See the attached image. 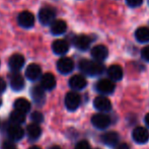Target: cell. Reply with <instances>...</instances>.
Returning <instances> with one entry per match:
<instances>
[{"label":"cell","mask_w":149,"mask_h":149,"mask_svg":"<svg viewBox=\"0 0 149 149\" xmlns=\"http://www.w3.org/2000/svg\"><path fill=\"white\" fill-rule=\"evenodd\" d=\"M14 109L26 114L31 110V102L24 97H19L14 102Z\"/></svg>","instance_id":"24"},{"label":"cell","mask_w":149,"mask_h":149,"mask_svg":"<svg viewBox=\"0 0 149 149\" xmlns=\"http://www.w3.org/2000/svg\"><path fill=\"white\" fill-rule=\"evenodd\" d=\"M10 86L13 90H16V91H19L24 87V79L22 75L17 72H14L10 75Z\"/></svg>","instance_id":"14"},{"label":"cell","mask_w":149,"mask_h":149,"mask_svg":"<svg viewBox=\"0 0 149 149\" xmlns=\"http://www.w3.org/2000/svg\"><path fill=\"white\" fill-rule=\"evenodd\" d=\"M102 141L108 146H116L119 142V134L115 131H110L102 136Z\"/></svg>","instance_id":"20"},{"label":"cell","mask_w":149,"mask_h":149,"mask_svg":"<svg viewBox=\"0 0 149 149\" xmlns=\"http://www.w3.org/2000/svg\"><path fill=\"white\" fill-rule=\"evenodd\" d=\"M90 43H91V39H90L88 36H85V35L77 36L73 40L74 46L78 50H80V51H85V50L88 49Z\"/></svg>","instance_id":"12"},{"label":"cell","mask_w":149,"mask_h":149,"mask_svg":"<svg viewBox=\"0 0 149 149\" xmlns=\"http://www.w3.org/2000/svg\"><path fill=\"white\" fill-rule=\"evenodd\" d=\"M141 56L144 60L149 62V46H146V47H144L143 49H142Z\"/></svg>","instance_id":"31"},{"label":"cell","mask_w":149,"mask_h":149,"mask_svg":"<svg viewBox=\"0 0 149 149\" xmlns=\"http://www.w3.org/2000/svg\"><path fill=\"white\" fill-rule=\"evenodd\" d=\"M1 104H2V98H1V96H0V107H1Z\"/></svg>","instance_id":"37"},{"label":"cell","mask_w":149,"mask_h":149,"mask_svg":"<svg viewBox=\"0 0 149 149\" xmlns=\"http://www.w3.org/2000/svg\"><path fill=\"white\" fill-rule=\"evenodd\" d=\"M57 69L62 74H68L74 69V62L71 58L62 57L57 62Z\"/></svg>","instance_id":"6"},{"label":"cell","mask_w":149,"mask_h":149,"mask_svg":"<svg viewBox=\"0 0 149 149\" xmlns=\"http://www.w3.org/2000/svg\"><path fill=\"white\" fill-rule=\"evenodd\" d=\"M56 13L52 8L44 7L39 11V19L40 22L44 26H49L55 20Z\"/></svg>","instance_id":"3"},{"label":"cell","mask_w":149,"mask_h":149,"mask_svg":"<svg viewBox=\"0 0 149 149\" xmlns=\"http://www.w3.org/2000/svg\"><path fill=\"white\" fill-rule=\"evenodd\" d=\"M52 49L57 55H65L69 51V44L65 40H56L52 45Z\"/></svg>","instance_id":"19"},{"label":"cell","mask_w":149,"mask_h":149,"mask_svg":"<svg viewBox=\"0 0 149 149\" xmlns=\"http://www.w3.org/2000/svg\"><path fill=\"white\" fill-rule=\"evenodd\" d=\"M78 67L81 72L89 76H97V75L102 74V72L104 71V66L98 61L82 59L79 61Z\"/></svg>","instance_id":"1"},{"label":"cell","mask_w":149,"mask_h":149,"mask_svg":"<svg viewBox=\"0 0 149 149\" xmlns=\"http://www.w3.org/2000/svg\"><path fill=\"white\" fill-rule=\"evenodd\" d=\"M10 121L13 124H20L24 123L26 122V114L22 112H19L17 110H14L13 112H11L10 114Z\"/></svg>","instance_id":"26"},{"label":"cell","mask_w":149,"mask_h":149,"mask_svg":"<svg viewBox=\"0 0 149 149\" xmlns=\"http://www.w3.org/2000/svg\"><path fill=\"white\" fill-rule=\"evenodd\" d=\"M50 26H51V33L55 36L63 35L67 31V24L62 19L54 20Z\"/></svg>","instance_id":"21"},{"label":"cell","mask_w":149,"mask_h":149,"mask_svg":"<svg viewBox=\"0 0 149 149\" xmlns=\"http://www.w3.org/2000/svg\"><path fill=\"white\" fill-rule=\"evenodd\" d=\"M50 149H62L60 147V146H58V145H53L52 147H50Z\"/></svg>","instance_id":"35"},{"label":"cell","mask_w":149,"mask_h":149,"mask_svg":"<svg viewBox=\"0 0 149 149\" xmlns=\"http://www.w3.org/2000/svg\"><path fill=\"white\" fill-rule=\"evenodd\" d=\"M29 149H42V148H40L39 146H31V147Z\"/></svg>","instance_id":"36"},{"label":"cell","mask_w":149,"mask_h":149,"mask_svg":"<svg viewBox=\"0 0 149 149\" xmlns=\"http://www.w3.org/2000/svg\"><path fill=\"white\" fill-rule=\"evenodd\" d=\"M41 86L46 90H52L56 86V78L52 73H45L41 78Z\"/></svg>","instance_id":"18"},{"label":"cell","mask_w":149,"mask_h":149,"mask_svg":"<svg viewBox=\"0 0 149 149\" xmlns=\"http://www.w3.org/2000/svg\"><path fill=\"white\" fill-rule=\"evenodd\" d=\"M5 89H6V82L3 78L0 77V93H2Z\"/></svg>","instance_id":"32"},{"label":"cell","mask_w":149,"mask_h":149,"mask_svg":"<svg viewBox=\"0 0 149 149\" xmlns=\"http://www.w3.org/2000/svg\"><path fill=\"white\" fill-rule=\"evenodd\" d=\"M75 149H90V145L87 141L82 140V141H79L78 143L76 144Z\"/></svg>","instance_id":"28"},{"label":"cell","mask_w":149,"mask_h":149,"mask_svg":"<svg viewBox=\"0 0 149 149\" xmlns=\"http://www.w3.org/2000/svg\"><path fill=\"white\" fill-rule=\"evenodd\" d=\"M2 149H16V148L12 141H10V140H5V141L2 143Z\"/></svg>","instance_id":"30"},{"label":"cell","mask_w":149,"mask_h":149,"mask_svg":"<svg viewBox=\"0 0 149 149\" xmlns=\"http://www.w3.org/2000/svg\"><path fill=\"white\" fill-rule=\"evenodd\" d=\"M109 55V50L106 46L104 45H97L94 46L91 49V57L95 61L98 62H102L108 58Z\"/></svg>","instance_id":"9"},{"label":"cell","mask_w":149,"mask_h":149,"mask_svg":"<svg viewBox=\"0 0 149 149\" xmlns=\"http://www.w3.org/2000/svg\"><path fill=\"white\" fill-rule=\"evenodd\" d=\"M115 83L112 79H100L95 84V88L100 93L102 94H111L115 90Z\"/></svg>","instance_id":"4"},{"label":"cell","mask_w":149,"mask_h":149,"mask_svg":"<svg viewBox=\"0 0 149 149\" xmlns=\"http://www.w3.org/2000/svg\"><path fill=\"white\" fill-rule=\"evenodd\" d=\"M144 120H145V124L149 127V113L145 116V119H144Z\"/></svg>","instance_id":"34"},{"label":"cell","mask_w":149,"mask_h":149,"mask_svg":"<svg viewBox=\"0 0 149 149\" xmlns=\"http://www.w3.org/2000/svg\"><path fill=\"white\" fill-rule=\"evenodd\" d=\"M91 123L97 129H106L111 124V119L108 115L100 113V114H95L92 116Z\"/></svg>","instance_id":"5"},{"label":"cell","mask_w":149,"mask_h":149,"mask_svg":"<svg viewBox=\"0 0 149 149\" xmlns=\"http://www.w3.org/2000/svg\"><path fill=\"white\" fill-rule=\"evenodd\" d=\"M108 75L112 80H121L123 78V69L119 65H112L108 69Z\"/></svg>","instance_id":"22"},{"label":"cell","mask_w":149,"mask_h":149,"mask_svg":"<svg viewBox=\"0 0 149 149\" xmlns=\"http://www.w3.org/2000/svg\"><path fill=\"white\" fill-rule=\"evenodd\" d=\"M7 134L11 140H20L24 136V130L18 124H13L7 130Z\"/></svg>","instance_id":"17"},{"label":"cell","mask_w":149,"mask_h":149,"mask_svg":"<svg viewBox=\"0 0 149 149\" xmlns=\"http://www.w3.org/2000/svg\"><path fill=\"white\" fill-rule=\"evenodd\" d=\"M135 38L140 43H147L149 42V28L147 26H140L135 31Z\"/></svg>","instance_id":"23"},{"label":"cell","mask_w":149,"mask_h":149,"mask_svg":"<svg viewBox=\"0 0 149 149\" xmlns=\"http://www.w3.org/2000/svg\"><path fill=\"white\" fill-rule=\"evenodd\" d=\"M17 22L20 26L26 29H30L35 24V16L30 11H22L18 14Z\"/></svg>","instance_id":"7"},{"label":"cell","mask_w":149,"mask_h":149,"mask_svg":"<svg viewBox=\"0 0 149 149\" xmlns=\"http://www.w3.org/2000/svg\"><path fill=\"white\" fill-rule=\"evenodd\" d=\"M126 2L130 7H138L143 3V0H126Z\"/></svg>","instance_id":"29"},{"label":"cell","mask_w":149,"mask_h":149,"mask_svg":"<svg viewBox=\"0 0 149 149\" xmlns=\"http://www.w3.org/2000/svg\"><path fill=\"white\" fill-rule=\"evenodd\" d=\"M26 133H28V136L31 138V140H36L41 136L42 130L41 128L39 127V125L36 123L33 124H30L26 128Z\"/></svg>","instance_id":"25"},{"label":"cell","mask_w":149,"mask_h":149,"mask_svg":"<svg viewBox=\"0 0 149 149\" xmlns=\"http://www.w3.org/2000/svg\"><path fill=\"white\" fill-rule=\"evenodd\" d=\"M31 97H33V102H35L38 106H41V104H44L45 98H46L45 89H44L41 85H36V86H33V88H31Z\"/></svg>","instance_id":"13"},{"label":"cell","mask_w":149,"mask_h":149,"mask_svg":"<svg viewBox=\"0 0 149 149\" xmlns=\"http://www.w3.org/2000/svg\"><path fill=\"white\" fill-rule=\"evenodd\" d=\"M132 136H133L134 141L139 144L146 143L149 140V132H148V130L144 127H136L135 129L133 130Z\"/></svg>","instance_id":"8"},{"label":"cell","mask_w":149,"mask_h":149,"mask_svg":"<svg viewBox=\"0 0 149 149\" xmlns=\"http://www.w3.org/2000/svg\"><path fill=\"white\" fill-rule=\"evenodd\" d=\"M115 149H130V146L127 143H120L117 144Z\"/></svg>","instance_id":"33"},{"label":"cell","mask_w":149,"mask_h":149,"mask_svg":"<svg viewBox=\"0 0 149 149\" xmlns=\"http://www.w3.org/2000/svg\"><path fill=\"white\" fill-rule=\"evenodd\" d=\"M24 57L20 54H13L9 58L8 66L13 72H17L24 67Z\"/></svg>","instance_id":"10"},{"label":"cell","mask_w":149,"mask_h":149,"mask_svg":"<svg viewBox=\"0 0 149 149\" xmlns=\"http://www.w3.org/2000/svg\"><path fill=\"white\" fill-rule=\"evenodd\" d=\"M94 108L100 112H109L112 109V102L106 96H97L93 102Z\"/></svg>","instance_id":"11"},{"label":"cell","mask_w":149,"mask_h":149,"mask_svg":"<svg viewBox=\"0 0 149 149\" xmlns=\"http://www.w3.org/2000/svg\"><path fill=\"white\" fill-rule=\"evenodd\" d=\"M31 118L33 121V123L40 124V123H42V122L44 121V115L42 114L41 112H38V111H36V112H33V114H31Z\"/></svg>","instance_id":"27"},{"label":"cell","mask_w":149,"mask_h":149,"mask_svg":"<svg viewBox=\"0 0 149 149\" xmlns=\"http://www.w3.org/2000/svg\"><path fill=\"white\" fill-rule=\"evenodd\" d=\"M87 84V81L82 75H79V74H76V75H73L72 77L70 78L69 80V85L72 89L74 90H81L83 89Z\"/></svg>","instance_id":"16"},{"label":"cell","mask_w":149,"mask_h":149,"mask_svg":"<svg viewBox=\"0 0 149 149\" xmlns=\"http://www.w3.org/2000/svg\"><path fill=\"white\" fill-rule=\"evenodd\" d=\"M81 102V97L77 92L70 91L65 96V106L69 111H75L78 109Z\"/></svg>","instance_id":"2"},{"label":"cell","mask_w":149,"mask_h":149,"mask_svg":"<svg viewBox=\"0 0 149 149\" xmlns=\"http://www.w3.org/2000/svg\"><path fill=\"white\" fill-rule=\"evenodd\" d=\"M41 74H42L41 67L38 64H35V63L30 64L26 69V76L29 80H31V81L37 80L38 78L41 77Z\"/></svg>","instance_id":"15"}]
</instances>
